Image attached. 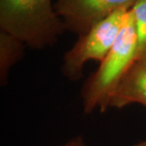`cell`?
Segmentation results:
<instances>
[{
    "mask_svg": "<svg viewBox=\"0 0 146 146\" xmlns=\"http://www.w3.org/2000/svg\"><path fill=\"white\" fill-rule=\"evenodd\" d=\"M136 33L131 9L126 13L119 35L99 68L85 82L82 89L86 114L99 108L104 112L110 100L128 69L136 61Z\"/></svg>",
    "mask_w": 146,
    "mask_h": 146,
    "instance_id": "1",
    "label": "cell"
},
{
    "mask_svg": "<svg viewBox=\"0 0 146 146\" xmlns=\"http://www.w3.org/2000/svg\"><path fill=\"white\" fill-rule=\"evenodd\" d=\"M0 27L33 49L52 46L66 30L52 0H0Z\"/></svg>",
    "mask_w": 146,
    "mask_h": 146,
    "instance_id": "2",
    "label": "cell"
},
{
    "mask_svg": "<svg viewBox=\"0 0 146 146\" xmlns=\"http://www.w3.org/2000/svg\"><path fill=\"white\" fill-rule=\"evenodd\" d=\"M127 11H115L96 24L87 33L79 36L78 41L63 58L62 70L68 79L77 80L80 78L84 65L89 60L102 62L104 59L119 35Z\"/></svg>",
    "mask_w": 146,
    "mask_h": 146,
    "instance_id": "3",
    "label": "cell"
},
{
    "mask_svg": "<svg viewBox=\"0 0 146 146\" xmlns=\"http://www.w3.org/2000/svg\"><path fill=\"white\" fill-rule=\"evenodd\" d=\"M137 0H56L55 11L66 30L87 33L105 18L121 9H131Z\"/></svg>",
    "mask_w": 146,
    "mask_h": 146,
    "instance_id": "4",
    "label": "cell"
},
{
    "mask_svg": "<svg viewBox=\"0 0 146 146\" xmlns=\"http://www.w3.org/2000/svg\"><path fill=\"white\" fill-rule=\"evenodd\" d=\"M131 103L146 107V60H136L117 86L109 106L123 108Z\"/></svg>",
    "mask_w": 146,
    "mask_h": 146,
    "instance_id": "5",
    "label": "cell"
},
{
    "mask_svg": "<svg viewBox=\"0 0 146 146\" xmlns=\"http://www.w3.org/2000/svg\"><path fill=\"white\" fill-rule=\"evenodd\" d=\"M25 44L16 36L7 32H0V78L3 84L7 74L15 63L23 55Z\"/></svg>",
    "mask_w": 146,
    "mask_h": 146,
    "instance_id": "6",
    "label": "cell"
},
{
    "mask_svg": "<svg viewBox=\"0 0 146 146\" xmlns=\"http://www.w3.org/2000/svg\"><path fill=\"white\" fill-rule=\"evenodd\" d=\"M131 9L133 13L136 26V60H146V0H137Z\"/></svg>",
    "mask_w": 146,
    "mask_h": 146,
    "instance_id": "7",
    "label": "cell"
},
{
    "mask_svg": "<svg viewBox=\"0 0 146 146\" xmlns=\"http://www.w3.org/2000/svg\"><path fill=\"white\" fill-rule=\"evenodd\" d=\"M62 146H86L84 145L83 139L81 136H78L76 138H73L72 140L67 142L66 144H64Z\"/></svg>",
    "mask_w": 146,
    "mask_h": 146,
    "instance_id": "8",
    "label": "cell"
},
{
    "mask_svg": "<svg viewBox=\"0 0 146 146\" xmlns=\"http://www.w3.org/2000/svg\"><path fill=\"white\" fill-rule=\"evenodd\" d=\"M133 146H146V140L145 141H140V142H138V143L135 144Z\"/></svg>",
    "mask_w": 146,
    "mask_h": 146,
    "instance_id": "9",
    "label": "cell"
}]
</instances>
